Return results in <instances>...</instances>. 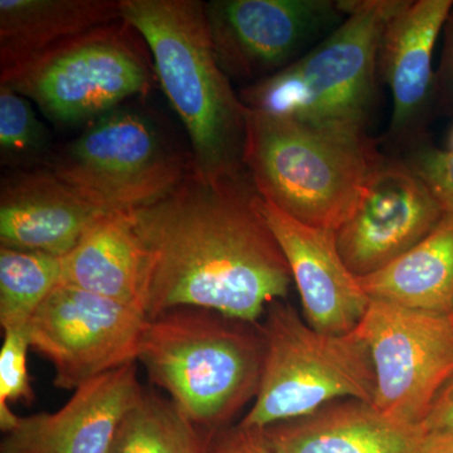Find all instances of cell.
Returning a JSON list of instances; mask_svg holds the SVG:
<instances>
[{
	"label": "cell",
	"instance_id": "30bf717a",
	"mask_svg": "<svg viewBox=\"0 0 453 453\" xmlns=\"http://www.w3.org/2000/svg\"><path fill=\"white\" fill-rule=\"evenodd\" d=\"M204 12L223 73L253 83L306 55L348 14L345 0H213Z\"/></svg>",
	"mask_w": 453,
	"mask_h": 453
},
{
	"label": "cell",
	"instance_id": "5bb4252c",
	"mask_svg": "<svg viewBox=\"0 0 453 453\" xmlns=\"http://www.w3.org/2000/svg\"><path fill=\"white\" fill-rule=\"evenodd\" d=\"M452 8L453 0H402L384 28L378 62L393 98L388 136L396 144H419L436 105L434 52Z\"/></svg>",
	"mask_w": 453,
	"mask_h": 453
},
{
	"label": "cell",
	"instance_id": "83f0119b",
	"mask_svg": "<svg viewBox=\"0 0 453 453\" xmlns=\"http://www.w3.org/2000/svg\"><path fill=\"white\" fill-rule=\"evenodd\" d=\"M421 427L427 434L453 431V377L438 393Z\"/></svg>",
	"mask_w": 453,
	"mask_h": 453
},
{
	"label": "cell",
	"instance_id": "ba28073f",
	"mask_svg": "<svg viewBox=\"0 0 453 453\" xmlns=\"http://www.w3.org/2000/svg\"><path fill=\"white\" fill-rule=\"evenodd\" d=\"M35 101L47 118L77 124L145 94L151 73L121 28L101 27L49 50L2 82Z\"/></svg>",
	"mask_w": 453,
	"mask_h": 453
},
{
	"label": "cell",
	"instance_id": "9a60e30c",
	"mask_svg": "<svg viewBox=\"0 0 453 453\" xmlns=\"http://www.w3.org/2000/svg\"><path fill=\"white\" fill-rule=\"evenodd\" d=\"M142 393L135 363L113 369L79 387L57 412L19 418L0 453H109L122 418Z\"/></svg>",
	"mask_w": 453,
	"mask_h": 453
},
{
	"label": "cell",
	"instance_id": "d4e9b609",
	"mask_svg": "<svg viewBox=\"0 0 453 453\" xmlns=\"http://www.w3.org/2000/svg\"><path fill=\"white\" fill-rule=\"evenodd\" d=\"M404 163L416 173L447 214H453V154L434 145L412 146Z\"/></svg>",
	"mask_w": 453,
	"mask_h": 453
},
{
	"label": "cell",
	"instance_id": "2e32d148",
	"mask_svg": "<svg viewBox=\"0 0 453 453\" xmlns=\"http://www.w3.org/2000/svg\"><path fill=\"white\" fill-rule=\"evenodd\" d=\"M104 214L52 172L20 173L2 181L0 242L62 258Z\"/></svg>",
	"mask_w": 453,
	"mask_h": 453
},
{
	"label": "cell",
	"instance_id": "603a6c76",
	"mask_svg": "<svg viewBox=\"0 0 453 453\" xmlns=\"http://www.w3.org/2000/svg\"><path fill=\"white\" fill-rule=\"evenodd\" d=\"M47 144V131L31 104L8 85L0 86V155L3 164L26 163Z\"/></svg>",
	"mask_w": 453,
	"mask_h": 453
},
{
	"label": "cell",
	"instance_id": "4316f807",
	"mask_svg": "<svg viewBox=\"0 0 453 453\" xmlns=\"http://www.w3.org/2000/svg\"><path fill=\"white\" fill-rule=\"evenodd\" d=\"M443 50L436 71V105L453 112V8L443 27Z\"/></svg>",
	"mask_w": 453,
	"mask_h": 453
},
{
	"label": "cell",
	"instance_id": "484cf974",
	"mask_svg": "<svg viewBox=\"0 0 453 453\" xmlns=\"http://www.w3.org/2000/svg\"><path fill=\"white\" fill-rule=\"evenodd\" d=\"M210 453H273L265 438L264 429L243 427L223 432L211 441Z\"/></svg>",
	"mask_w": 453,
	"mask_h": 453
},
{
	"label": "cell",
	"instance_id": "44dd1931",
	"mask_svg": "<svg viewBox=\"0 0 453 453\" xmlns=\"http://www.w3.org/2000/svg\"><path fill=\"white\" fill-rule=\"evenodd\" d=\"M199 427L172 399L142 393L122 418L109 453H210Z\"/></svg>",
	"mask_w": 453,
	"mask_h": 453
},
{
	"label": "cell",
	"instance_id": "7402d4cb",
	"mask_svg": "<svg viewBox=\"0 0 453 453\" xmlns=\"http://www.w3.org/2000/svg\"><path fill=\"white\" fill-rule=\"evenodd\" d=\"M62 280V258L47 253L0 249V325L28 326Z\"/></svg>",
	"mask_w": 453,
	"mask_h": 453
},
{
	"label": "cell",
	"instance_id": "e0dca14e",
	"mask_svg": "<svg viewBox=\"0 0 453 453\" xmlns=\"http://www.w3.org/2000/svg\"><path fill=\"white\" fill-rule=\"evenodd\" d=\"M273 453H423L421 426L393 421L357 399L264 429Z\"/></svg>",
	"mask_w": 453,
	"mask_h": 453
},
{
	"label": "cell",
	"instance_id": "8992f818",
	"mask_svg": "<svg viewBox=\"0 0 453 453\" xmlns=\"http://www.w3.org/2000/svg\"><path fill=\"white\" fill-rule=\"evenodd\" d=\"M262 335L264 369L255 402L240 423L243 427L265 429L303 418L340 398L374 405V365L357 330L320 333L290 306L275 303Z\"/></svg>",
	"mask_w": 453,
	"mask_h": 453
},
{
	"label": "cell",
	"instance_id": "cb8c5ba5",
	"mask_svg": "<svg viewBox=\"0 0 453 453\" xmlns=\"http://www.w3.org/2000/svg\"><path fill=\"white\" fill-rule=\"evenodd\" d=\"M31 349L27 327L4 330L0 350V428L13 431L19 422L9 407V402L32 403L35 393L29 380L27 353Z\"/></svg>",
	"mask_w": 453,
	"mask_h": 453
},
{
	"label": "cell",
	"instance_id": "7c38bea8",
	"mask_svg": "<svg viewBox=\"0 0 453 453\" xmlns=\"http://www.w3.org/2000/svg\"><path fill=\"white\" fill-rule=\"evenodd\" d=\"M445 211L404 160H381L356 211L336 231L340 256L357 277L388 266L427 237Z\"/></svg>",
	"mask_w": 453,
	"mask_h": 453
},
{
	"label": "cell",
	"instance_id": "7a4b0ae2",
	"mask_svg": "<svg viewBox=\"0 0 453 453\" xmlns=\"http://www.w3.org/2000/svg\"><path fill=\"white\" fill-rule=\"evenodd\" d=\"M121 20L142 35L160 85L186 127L193 172L246 177L247 107L217 62L198 0H120Z\"/></svg>",
	"mask_w": 453,
	"mask_h": 453
},
{
	"label": "cell",
	"instance_id": "ac0fdd59",
	"mask_svg": "<svg viewBox=\"0 0 453 453\" xmlns=\"http://www.w3.org/2000/svg\"><path fill=\"white\" fill-rule=\"evenodd\" d=\"M61 283L144 312L146 252L131 211L106 213L92 223L62 257Z\"/></svg>",
	"mask_w": 453,
	"mask_h": 453
},
{
	"label": "cell",
	"instance_id": "9c48e42d",
	"mask_svg": "<svg viewBox=\"0 0 453 453\" xmlns=\"http://www.w3.org/2000/svg\"><path fill=\"white\" fill-rule=\"evenodd\" d=\"M356 330L374 365V407L393 421L421 426L453 377V311H422L371 300Z\"/></svg>",
	"mask_w": 453,
	"mask_h": 453
},
{
	"label": "cell",
	"instance_id": "5b68a950",
	"mask_svg": "<svg viewBox=\"0 0 453 453\" xmlns=\"http://www.w3.org/2000/svg\"><path fill=\"white\" fill-rule=\"evenodd\" d=\"M402 0H345L347 18L282 71L241 91L247 109L312 125L365 131L374 106L381 35Z\"/></svg>",
	"mask_w": 453,
	"mask_h": 453
},
{
	"label": "cell",
	"instance_id": "d6986e66",
	"mask_svg": "<svg viewBox=\"0 0 453 453\" xmlns=\"http://www.w3.org/2000/svg\"><path fill=\"white\" fill-rule=\"evenodd\" d=\"M121 20L120 0H0L2 82L49 50Z\"/></svg>",
	"mask_w": 453,
	"mask_h": 453
},
{
	"label": "cell",
	"instance_id": "277c9868",
	"mask_svg": "<svg viewBox=\"0 0 453 453\" xmlns=\"http://www.w3.org/2000/svg\"><path fill=\"white\" fill-rule=\"evenodd\" d=\"M249 325L211 310H169L146 323L138 362L196 427L216 431L257 395L265 342Z\"/></svg>",
	"mask_w": 453,
	"mask_h": 453
},
{
	"label": "cell",
	"instance_id": "8fae6325",
	"mask_svg": "<svg viewBox=\"0 0 453 453\" xmlns=\"http://www.w3.org/2000/svg\"><path fill=\"white\" fill-rule=\"evenodd\" d=\"M148 318L107 297L59 283L29 320L31 349L55 368L53 384L76 390L138 360Z\"/></svg>",
	"mask_w": 453,
	"mask_h": 453
},
{
	"label": "cell",
	"instance_id": "f1b7e54d",
	"mask_svg": "<svg viewBox=\"0 0 453 453\" xmlns=\"http://www.w3.org/2000/svg\"><path fill=\"white\" fill-rule=\"evenodd\" d=\"M423 453H453V431L428 434Z\"/></svg>",
	"mask_w": 453,
	"mask_h": 453
},
{
	"label": "cell",
	"instance_id": "6da1fadb",
	"mask_svg": "<svg viewBox=\"0 0 453 453\" xmlns=\"http://www.w3.org/2000/svg\"><path fill=\"white\" fill-rule=\"evenodd\" d=\"M251 179H207L192 165L160 201L131 211L146 252L148 320L178 308L256 324L290 294L292 273Z\"/></svg>",
	"mask_w": 453,
	"mask_h": 453
},
{
	"label": "cell",
	"instance_id": "4fadbf2b",
	"mask_svg": "<svg viewBox=\"0 0 453 453\" xmlns=\"http://www.w3.org/2000/svg\"><path fill=\"white\" fill-rule=\"evenodd\" d=\"M257 204L290 266L306 323L332 335L354 332L371 299L340 256L336 232L305 225L259 195Z\"/></svg>",
	"mask_w": 453,
	"mask_h": 453
},
{
	"label": "cell",
	"instance_id": "ffe728a7",
	"mask_svg": "<svg viewBox=\"0 0 453 453\" xmlns=\"http://www.w3.org/2000/svg\"><path fill=\"white\" fill-rule=\"evenodd\" d=\"M371 300L431 312L453 311V214L388 266L357 277Z\"/></svg>",
	"mask_w": 453,
	"mask_h": 453
},
{
	"label": "cell",
	"instance_id": "f546056e",
	"mask_svg": "<svg viewBox=\"0 0 453 453\" xmlns=\"http://www.w3.org/2000/svg\"><path fill=\"white\" fill-rule=\"evenodd\" d=\"M449 151H451L453 154V129L451 131V135H449Z\"/></svg>",
	"mask_w": 453,
	"mask_h": 453
},
{
	"label": "cell",
	"instance_id": "3957f363",
	"mask_svg": "<svg viewBox=\"0 0 453 453\" xmlns=\"http://www.w3.org/2000/svg\"><path fill=\"white\" fill-rule=\"evenodd\" d=\"M381 160L365 131L312 127L247 109L243 165L253 187L305 225L338 231Z\"/></svg>",
	"mask_w": 453,
	"mask_h": 453
},
{
	"label": "cell",
	"instance_id": "52a82bcc",
	"mask_svg": "<svg viewBox=\"0 0 453 453\" xmlns=\"http://www.w3.org/2000/svg\"><path fill=\"white\" fill-rule=\"evenodd\" d=\"M190 166L138 112L113 110L71 142L52 173L106 213H129L168 196Z\"/></svg>",
	"mask_w": 453,
	"mask_h": 453
}]
</instances>
